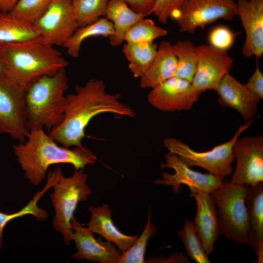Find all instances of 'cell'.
I'll list each match as a JSON object with an SVG mask.
<instances>
[{"label":"cell","mask_w":263,"mask_h":263,"mask_svg":"<svg viewBox=\"0 0 263 263\" xmlns=\"http://www.w3.org/2000/svg\"><path fill=\"white\" fill-rule=\"evenodd\" d=\"M120 94H109L104 81L92 79L83 85H77L74 94L66 95L67 103L62 122L51 130L49 135L61 146L81 147L85 130L96 115L110 113L133 117L132 108L119 101Z\"/></svg>","instance_id":"obj_1"},{"label":"cell","mask_w":263,"mask_h":263,"mask_svg":"<svg viewBox=\"0 0 263 263\" xmlns=\"http://www.w3.org/2000/svg\"><path fill=\"white\" fill-rule=\"evenodd\" d=\"M4 79L26 92L35 81L68 65L61 53L40 36L1 43Z\"/></svg>","instance_id":"obj_2"},{"label":"cell","mask_w":263,"mask_h":263,"mask_svg":"<svg viewBox=\"0 0 263 263\" xmlns=\"http://www.w3.org/2000/svg\"><path fill=\"white\" fill-rule=\"evenodd\" d=\"M13 149L24 177L35 186L44 180L51 165L68 164L76 170L93 165L96 160L89 148L60 146L40 128L30 130L25 140L13 145Z\"/></svg>","instance_id":"obj_3"},{"label":"cell","mask_w":263,"mask_h":263,"mask_svg":"<svg viewBox=\"0 0 263 263\" xmlns=\"http://www.w3.org/2000/svg\"><path fill=\"white\" fill-rule=\"evenodd\" d=\"M68 89L65 68L39 78L27 89L25 104L29 130L46 129L50 132L62 122Z\"/></svg>","instance_id":"obj_4"},{"label":"cell","mask_w":263,"mask_h":263,"mask_svg":"<svg viewBox=\"0 0 263 263\" xmlns=\"http://www.w3.org/2000/svg\"><path fill=\"white\" fill-rule=\"evenodd\" d=\"M253 122L241 125L229 140L205 151H196L184 142L170 137L165 138L163 144L169 152L178 156L188 166L202 168L224 180L233 171L232 163L235 160L234 144Z\"/></svg>","instance_id":"obj_5"},{"label":"cell","mask_w":263,"mask_h":263,"mask_svg":"<svg viewBox=\"0 0 263 263\" xmlns=\"http://www.w3.org/2000/svg\"><path fill=\"white\" fill-rule=\"evenodd\" d=\"M246 186L225 181L210 193L215 203L222 235L237 244L247 245L249 222L245 204Z\"/></svg>","instance_id":"obj_6"},{"label":"cell","mask_w":263,"mask_h":263,"mask_svg":"<svg viewBox=\"0 0 263 263\" xmlns=\"http://www.w3.org/2000/svg\"><path fill=\"white\" fill-rule=\"evenodd\" d=\"M87 178L83 169L75 170L73 175L68 177L62 173L53 187L54 191L50 194L55 211L53 228L62 235L67 245L72 241L71 223L77 205L86 200L92 192L86 184Z\"/></svg>","instance_id":"obj_7"},{"label":"cell","mask_w":263,"mask_h":263,"mask_svg":"<svg viewBox=\"0 0 263 263\" xmlns=\"http://www.w3.org/2000/svg\"><path fill=\"white\" fill-rule=\"evenodd\" d=\"M237 16L234 0H187L174 19L180 32L193 34L219 19L232 21Z\"/></svg>","instance_id":"obj_8"},{"label":"cell","mask_w":263,"mask_h":263,"mask_svg":"<svg viewBox=\"0 0 263 263\" xmlns=\"http://www.w3.org/2000/svg\"><path fill=\"white\" fill-rule=\"evenodd\" d=\"M236 161L229 182L233 185L255 186L263 182V136L237 139L233 147Z\"/></svg>","instance_id":"obj_9"},{"label":"cell","mask_w":263,"mask_h":263,"mask_svg":"<svg viewBox=\"0 0 263 263\" xmlns=\"http://www.w3.org/2000/svg\"><path fill=\"white\" fill-rule=\"evenodd\" d=\"M25 91L4 80L0 81V134L19 142L29 132L25 104Z\"/></svg>","instance_id":"obj_10"},{"label":"cell","mask_w":263,"mask_h":263,"mask_svg":"<svg viewBox=\"0 0 263 263\" xmlns=\"http://www.w3.org/2000/svg\"><path fill=\"white\" fill-rule=\"evenodd\" d=\"M34 24L53 46H63L78 27L71 0H53Z\"/></svg>","instance_id":"obj_11"},{"label":"cell","mask_w":263,"mask_h":263,"mask_svg":"<svg viewBox=\"0 0 263 263\" xmlns=\"http://www.w3.org/2000/svg\"><path fill=\"white\" fill-rule=\"evenodd\" d=\"M165 157V162L160 164L161 168L171 169L174 173L162 172V178L154 180V183L171 187L175 193L180 192L183 185L187 186L190 190L199 189L210 193L225 184V181L210 173L193 170L176 155L168 152Z\"/></svg>","instance_id":"obj_12"},{"label":"cell","mask_w":263,"mask_h":263,"mask_svg":"<svg viewBox=\"0 0 263 263\" xmlns=\"http://www.w3.org/2000/svg\"><path fill=\"white\" fill-rule=\"evenodd\" d=\"M201 94L191 82L174 76L151 89L148 101L163 112L188 111L198 101Z\"/></svg>","instance_id":"obj_13"},{"label":"cell","mask_w":263,"mask_h":263,"mask_svg":"<svg viewBox=\"0 0 263 263\" xmlns=\"http://www.w3.org/2000/svg\"><path fill=\"white\" fill-rule=\"evenodd\" d=\"M198 60L191 84L201 93L215 90L223 77L229 73L234 59L227 51L216 49L209 44L197 46Z\"/></svg>","instance_id":"obj_14"},{"label":"cell","mask_w":263,"mask_h":263,"mask_svg":"<svg viewBox=\"0 0 263 263\" xmlns=\"http://www.w3.org/2000/svg\"><path fill=\"white\" fill-rule=\"evenodd\" d=\"M71 227L72 240L77 249L72 258L100 263H117L122 252L113 243L95 238L94 233L88 227L83 226L75 217Z\"/></svg>","instance_id":"obj_15"},{"label":"cell","mask_w":263,"mask_h":263,"mask_svg":"<svg viewBox=\"0 0 263 263\" xmlns=\"http://www.w3.org/2000/svg\"><path fill=\"white\" fill-rule=\"evenodd\" d=\"M237 16L245 32L242 49L246 57L263 55V0H237Z\"/></svg>","instance_id":"obj_16"},{"label":"cell","mask_w":263,"mask_h":263,"mask_svg":"<svg viewBox=\"0 0 263 263\" xmlns=\"http://www.w3.org/2000/svg\"><path fill=\"white\" fill-rule=\"evenodd\" d=\"M196 203L197 211L193 223L207 254L213 253L214 245L222 235L217 208L210 193L199 189L190 190Z\"/></svg>","instance_id":"obj_17"},{"label":"cell","mask_w":263,"mask_h":263,"mask_svg":"<svg viewBox=\"0 0 263 263\" xmlns=\"http://www.w3.org/2000/svg\"><path fill=\"white\" fill-rule=\"evenodd\" d=\"M215 91L218 95V102L221 106L237 111L245 123L253 121L258 113L260 100L244 84L228 73L223 77Z\"/></svg>","instance_id":"obj_18"},{"label":"cell","mask_w":263,"mask_h":263,"mask_svg":"<svg viewBox=\"0 0 263 263\" xmlns=\"http://www.w3.org/2000/svg\"><path fill=\"white\" fill-rule=\"evenodd\" d=\"M245 204L249 222L248 245L263 263V184L246 186Z\"/></svg>","instance_id":"obj_19"},{"label":"cell","mask_w":263,"mask_h":263,"mask_svg":"<svg viewBox=\"0 0 263 263\" xmlns=\"http://www.w3.org/2000/svg\"><path fill=\"white\" fill-rule=\"evenodd\" d=\"M91 213L87 227L94 233H97L106 241L113 243L123 252L128 250L135 242L139 235L129 236L122 233L114 225L112 220V211L109 205L88 208Z\"/></svg>","instance_id":"obj_20"},{"label":"cell","mask_w":263,"mask_h":263,"mask_svg":"<svg viewBox=\"0 0 263 263\" xmlns=\"http://www.w3.org/2000/svg\"><path fill=\"white\" fill-rule=\"evenodd\" d=\"M177 65L172 44L167 40L161 41L151 64L140 77L141 87L152 89L175 76Z\"/></svg>","instance_id":"obj_21"},{"label":"cell","mask_w":263,"mask_h":263,"mask_svg":"<svg viewBox=\"0 0 263 263\" xmlns=\"http://www.w3.org/2000/svg\"><path fill=\"white\" fill-rule=\"evenodd\" d=\"M105 17L113 26V34L109 37L110 43L118 46L124 41L128 30L145 16L133 10L125 0H109Z\"/></svg>","instance_id":"obj_22"},{"label":"cell","mask_w":263,"mask_h":263,"mask_svg":"<svg viewBox=\"0 0 263 263\" xmlns=\"http://www.w3.org/2000/svg\"><path fill=\"white\" fill-rule=\"evenodd\" d=\"M152 43H128L122 52L129 62L128 67L135 78L141 77L151 64L157 50Z\"/></svg>","instance_id":"obj_23"},{"label":"cell","mask_w":263,"mask_h":263,"mask_svg":"<svg viewBox=\"0 0 263 263\" xmlns=\"http://www.w3.org/2000/svg\"><path fill=\"white\" fill-rule=\"evenodd\" d=\"M113 32L112 22L105 17H102L94 22L78 27L63 46L70 56L77 57L82 44L85 39L97 36L109 38Z\"/></svg>","instance_id":"obj_24"},{"label":"cell","mask_w":263,"mask_h":263,"mask_svg":"<svg viewBox=\"0 0 263 263\" xmlns=\"http://www.w3.org/2000/svg\"><path fill=\"white\" fill-rule=\"evenodd\" d=\"M39 36L34 24L26 22L10 12L0 11V43L26 40Z\"/></svg>","instance_id":"obj_25"},{"label":"cell","mask_w":263,"mask_h":263,"mask_svg":"<svg viewBox=\"0 0 263 263\" xmlns=\"http://www.w3.org/2000/svg\"><path fill=\"white\" fill-rule=\"evenodd\" d=\"M172 46L177 60L175 76L191 82L198 60L197 46L187 39L179 40Z\"/></svg>","instance_id":"obj_26"},{"label":"cell","mask_w":263,"mask_h":263,"mask_svg":"<svg viewBox=\"0 0 263 263\" xmlns=\"http://www.w3.org/2000/svg\"><path fill=\"white\" fill-rule=\"evenodd\" d=\"M56 181V179L54 176L48 175L45 186L41 190L37 192L32 199L20 210L10 214L0 211V249L2 245L3 229L11 220L27 215H32L38 221H44L47 218V212L40 208L38 204L40 198L49 188L53 187Z\"/></svg>","instance_id":"obj_27"},{"label":"cell","mask_w":263,"mask_h":263,"mask_svg":"<svg viewBox=\"0 0 263 263\" xmlns=\"http://www.w3.org/2000/svg\"><path fill=\"white\" fill-rule=\"evenodd\" d=\"M168 34L167 30L157 26L153 20L143 18L128 30L124 41L128 43H152L156 39Z\"/></svg>","instance_id":"obj_28"},{"label":"cell","mask_w":263,"mask_h":263,"mask_svg":"<svg viewBox=\"0 0 263 263\" xmlns=\"http://www.w3.org/2000/svg\"><path fill=\"white\" fill-rule=\"evenodd\" d=\"M178 234L183 243L188 256L192 261L197 263H210L192 222L186 219L183 227Z\"/></svg>","instance_id":"obj_29"},{"label":"cell","mask_w":263,"mask_h":263,"mask_svg":"<svg viewBox=\"0 0 263 263\" xmlns=\"http://www.w3.org/2000/svg\"><path fill=\"white\" fill-rule=\"evenodd\" d=\"M109 0H71L78 27L105 16Z\"/></svg>","instance_id":"obj_30"},{"label":"cell","mask_w":263,"mask_h":263,"mask_svg":"<svg viewBox=\"0 0 263 263\" xmlns=\"http://www.w3.org/2000/svg\"><path fill=\"white\" fill-rule=\"evenodd\" d=\"M156 232L155 226L151 222V214L149 211L145 227L134 243L127 250L122 252L117 263H144L145 255L148 241Z\"/></svg>","instance_id":"obj_31"},{"label":"cell","mask_w":263,"mask_h":263,"mask_svg":"<svg viewBox=\"0 0 263 263\" xmlns=\"http://www.w3.org/2000/svg\"><path fill=\"white\" fill-rule=\"evenodd\" d=\"M53 0H18L9 12L26 22L34 24L47 9Z\"/></svg>","instance_id":"obj_32"},{"label":"cell","mask_w":263,"mask_h":263,"mask_svg":"<svg viewBox=\"0 0 263 263\" xmlns=\"http://www.w3.org/2000/svg\"><path fill=\"white\" fill-rule=\"evenodd\" d=\"M236 34L226 26H215L208 34L209 44L216 49L227 51L233 45Z\"/></svg>","instance_id":"obj_33"},{"label":"cell","mask_w":263,"mask_h":263,"mask_svg":"<svg viewBox=\"0 0 263 263\" xmlns=\"http://www.w3.org/2000/svg\"><path fill=\"white\" fill-rule=\"evenodd\" d=\"M154 0L150 14H154L161 23L166 24L170 18H175L187 0Z\"/></svg>","instance_id":"obj_34"},{"label":"cell","mask_w":263,"mask_h":263,"mask_svg":"<svg viewBox=\"0 0 263 263\" xmlns=\"http://www.w3.org/2000/svg\"><path fill=\"white\" fill-rule=\"evenodd\" d=\"M246 88L257 98L261 100L263 98V74L257 63L253 74L244 84Z\"/></svg>","instance_id":"obj_35"},{"label":"cell","mask_w":263,"mask_h":263,"mask_svg":"<svg viewBox=\"0 0 263 263\" xmlns=\"http://www.w3.org/2000/svg\"><path fill=\"white\" fill-rule=\"evenodd\" d=\"M125 0L133 10L145 17L150 14L154 2V0Z\"/></svg>","instance_id":"obj_36"},{"label":"cell","mask_w":263,"mask_h":263,"mask_svg":"<svg viewBox=\"0 0 263 263\" xmlns=\"http://www.w3.org/2000/svg\"><path fill=\"white\" fill-rule=\"evenodd\" d=\"M148 263H188V257L181 252H176L169 257H160L158 258H149Z\"/></svg>","instance_id":"obj_37"},{"label":"cell","mask_w":263,"mask_h":263,"mask_svg":"<svg viewBox=\"0 0 263 263\" xmlns=\"http://www.w3.org/2000/svg\"><path fill=\"white\" fill-rule=\"evenodd\" d=\"M18 0H0V11L9 12Z\"/></svg>","instance_id":"obj_38"},{"label":"cell","mask_w":263,"mask_h":263,"mask_svg":"<svg viewBox=\"0 0 263 263\" xmlns=\"http://www.w3.org/2000/svg\"><path fill=\"white\" fill-rule=\"evenodd\" d=\"M1 43H0V45ZM4 79V69L0 56V81Z\"/></svg>","instance_id":"obj_39"}]
</instances>
